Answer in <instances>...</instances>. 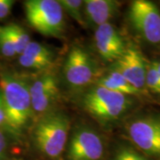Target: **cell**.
I'll list each match as a JSON object with an SVG mask.
<instances>
[{
    "instance_id": "6da1fadb",
    "label": "cell",
    "mask_w": 160,
    "mask_h": 160,
    "mask_svg": "<svg viewBox=\"0 0 160 160\" xmlns=\"http://www.w3.org/2000/svg\"><path fill=\"white\" fill-rule=\"evenodd\" d=\"M0 86L6 126L11 131L19 132L33 115L29 86L23 80L8 74L1 76Z\"/></svg>"
},
{
    "instance_id": "7a4b0ae2",
    "label": "cell",
    "mask_w": 160,
    "mask_h": 160,
    "mask_svg": "<svg viewBox=\"0 0 160 160\" xmlns=\"http://www.w3.org/2000/svg\"><path fill=\"white\" fill-rule=\"evenodd\" d=\"M70 124L62 112H52L42 118L33 131L34 142L42 154L58 158L62 154L69 137Z\"/></svg>"
},
{
    "instance_id": "3957f363",
    "label": "cell",
    "mask_w": 160,
    "mask_h": 160,
    "mask_svg": "<svg viewBox=\"0 0 160 160\" xmlns=\"http://www.w3.org/2000/svg\"><path fill=\"white\" fill-rule=\"evenodd\" d=\"M24 10L28 22L38 33L46 37H62L65 22L59 1L29 0L24 3Z\"/></svg>"
},
{
    "instance_id": "277c9868",
    "label": "cell",
    "mask_w": 160,
    "mask_h": 160,
    "mask_svg": "<svg viewBox=\"0 0 160 160\" xmlns=\"http://www.w3.org/2000/svg\"><path fill=\"white\" fill-rule=\"evenodd\" d=\"M130 104L128 96L99 86L89 90L83 98L85 109L101 122L118 119Z\"/></svg>"
},
{
    "instance_id": "5b68a950",
    "label": "cell",
    "mask_w": 160,
    "mask_h": 160,
    "mask_svg": "<svg viewBox=\"0 0 160 160\" xmlns=\"http://www.w3.org/2000/svg\"><path fill=\"white\" fill-rule=\"evenodd\" d=\"M129 20L134 29L150 44L160 43V11L148 0H135L129 9Z\"/></svg>"
},
{
    "instance_id": "8992f818",
    "label": "cell",
    "mask_w": 160,
    "mask_h": 160,
    "mask_svg": "<svg viewBox=\"0 0 160 160\" xmlns=\"http://www.w3.org/2000/svg\"><path fill=\"white\" fill-rule=\"evenodd\" d=\"M63 71L68 84L74 88L90 85L97 75V68L90 54L80 46L71 48Z\"/></svg>"
},
{
    "instance_id": "52a82bcc",
    "label": "cell",
    "mask_w": 160,
    "mask_h": 160,
    "mask_svg": "<svg viewBox=\"0 0 160 160\" xmlns=\"http://www.w3.org/2000/svg\"><path fill=\"white\" fill-rule=\"evenodd\" d=\"M127 132L141 150L151 156H160V118L144 117L132 121Z\"/></svg>"
},
{
    "instance_id": "ba28073f",
    "label": "cell",
    "mask_w": 160,
    "mask_h": 160,
    "mask_svg": "<svg viewBox=\"0 0 160 160\" xmlns=\"http://www.w3.org/2000/svg\"><path fill=\"white\" fill-rule=\"evenodd\" d=\"M104 153L102 137L89 127L78 128L70 138L69 160H101Z\"/></svg>"
},
{
    "instance_id": "9c48e42d",
    "label": "cell",
    "mask_w": 160,
    "mask_h": 160,
    "mask_svg": "<svg viewBox=\"0 0 160 160\" xmlns=\"http://www.w3.org/2000/svg\"><path fill=\"white\" fill-rule=\"evenodd\" d=\"M146 66L141 52L136 47H126L124 53L116 62L115 68L132 86L141 92L145 87Z\"/></svg>"
},
{
    "instance_id": "30bf717a",
    "label": "cell",
    "mask_w": 160,
    "mask_h": 160,
    "mask_svg": "<svg viewBox=\"0 0 160 160\" xmlns=\"http://www.w3.org/2000/svg\"><path fill=\"white\" fill-rule=\"evenodd\" d=\"M98 53L106 62H117L126 50L123 38L110 23L99 26L94 35Z\"/></svg>"
},
{
    "instance_id": "8fae6325",
    "label": "cell",
    "mask_w": 160,
    "mask_h": 160,
    "mask_svg": "<svg viewBox=\"0 0 160 160\" xmlns=\"http://www.w3.org/2000/svg\"><path fill=\"white\" fill-rule=\"evenodd\" d=\"M118 8V2L113 0L84 1V17L86 24L96 27L109 23Z\"/></svg>"
},
{
    "instance_id": "7c38bea8",
    "label": "cell",
    "mask_w": 160,
    "mask_h": 160,
    "mask_svg": "<svg viewBox=\"0 0 160 160\" xmlns=\"http://www.w3.org/2000/svg\"><path fill=\"white\" fill-rule=\"evenodd\" d=\"M97 84L99 86H102L111 91L120 92L126 96L139 95L141 93V92L132 86L116 69L109 71L105 77L98 81Z\"/></svg>"
},
{
    "instance_id": "4fadbf2b",
    "label": "cell",
    "mask_w": 160,
    "mask_h": 160,
    "mask_svg": "<svg viewBox=\"0 0 160 160\" xmlns=\"http://www.w3.org/2000/svg\"><path fill=\"white\" fill-rule=\"evenodd\" d=\"M6 30L11 38L16 54H22L30 42L27 31L16 23H10L6 26Z\"/></svg>"
},
{
    "instance_id": "5bb4252c",
    "label": "cell",
    "mask_w": 160,
    "mask_h": 160,
    "mask_svg": "<svg viewBox=\"0 0 160 160\" xmlns=\"http://www.w3.org/2000/svg\"><path fill=\"white\" fill-rule=\"evenodd\" d=\"M29 94L30 98L38 97L40 95L46 93L52 90L59 89L57 80L55 77L52 74H46L34 81V83L29 86Z\"/></svg>"
},
{
    "instance_id": "9a60e30c",
    "label": "cell",
    "mask_w": 160,
    "mask_h": 160,
    "mask_svg": "<svg viewBox=\"0 0 160 160\" xmlns=\"http://www.w3.org/2000/svg\"><path fill=\"white\" fill-rule=\"evenodd\" d=\"M22 53L29 57L46 63L47 66H50L52 62V52L51 50L47 46L38 42L30 41Z\"/></svg>"
},
{
    "instance_id": "2e32d148",
    "label": "cell",
    "mask_w": 160,
    "mask_h": 160,
    "mask_svg": "<svg viewBox=\"0 0 160 160\" xmlns=\"http://www.w3.org/2000/svg\"><path fill=\"white\" fill-rule=\"evenodd\" d=\"M59 96V89L52 90L44 93L38 97L31 99V108L33 113L36 114H43L46 113L52 105L55 102Z\"/></svg>"
},
{
    "instance_id": "e0dca14e",
    "label": "cell",
    "mask_w": 160,
    "mask_h": 160,
    "mask_svg": "<svg viewBox=\"0 0 160 160\" xmlns=\"http://www.w3.org/2000/svg\"><path fill=\"white\" fill-rule=\"evenodd\" d=\"M59 3L70 17L81 26L86 25L84 17V1L82 0H60Z\"/></svg>"
},
{
    "instance_id": "ac0fdd59",
    "label": "cell",
    "mask_w": 160,
    "mask_h": 160,
    "mask_svg": "<svg viewBox=\"0 0 160 160\" xmlns=\"http://www.w3.org/2000/svg\"><path fill=\"white\" fill-rule=\"evenodd\" d=\"M145 86L155 93H160V77L154 62L148 63L146 66Z\"/></svg>"
},
{
    "instance_id": "d6986e66",
    "label": "cell",
    "mask_w": 160,
    "mask_h": 160,
    "mask_svg": "<svg viewBox=\"0 0 160 160\" xmlns=\"http://www.w3.org/2000/svg\"><path fill=\"white\" fill-rule=\"evenodd\" d=\"M0 52L6 57H12L16 54L14 46L6 26L0 27Z\"/></svg>"
},
{
    "instance_id": "ffe728a7",
    "label": "cell",
    "mask_w": 160,
    "mask_h": 160,
    "mask_svg": "<svg viewBox=\"0 0 160 160\" xmlns=\"http://www.w3.org/2000/svg\"><path fill=\"white\" fill-rule=\"evenodd\" d=\"M113 160H148L142 155L131 148L124 147L119 149L115 155Z\"/></svg>"
},
{
    "instance_id": "44dd1931",
    "label": "cell",
    "mask_w": 160,
    "mask_h": 160,
    "mask_svg": "<svg viewBox=\"0 0 160 160\" xmlns=\"http://www.w3.org/2000/svg\"><path fill=\"white\" fill-rule=\"evenodd\" d=\"M19 63L21 64V66H22L23 68L29 69H35V70H40V69H44L49 67L47 66L46 63L42 62L40 61H38L36 59L29 57L25 54L22 53L19 58Z\"/></svg>"
},
{
    "instance_id": "7402d4cb",
    "label": "cell",
    "mask_w": 160,
    "mask_h": 160,
    "mask_svg": "<svg viewBox=\"0 0 160 160\" xmlns=\"http://www.w3.org/2000/svg\"><path fill=\"white\" fill-rule=\"evenodd\" d=\"M14 5L12 0H0V20L6 17L10 12Z\"/></svg>"
},
{
    "instance_id": "603a6c76",
    "label": "cell",
    "mask_w": 160,
    "mask_h": 160,
    "mask_svg": "<svg viewBox=\"0 0 160 160\" xmlns=\"http://www.w3.org/2000/svg\"><path fill=\"white\" fill-rule=\"evenodd\" d=\"M6 126V114H5V109H4V103H3V98L0 91V127Z\"/></svg>"
},
{
    "instance_id": "cb8c5ba5",
    "label": "cell",
    "mask_w": 160,
    "mask_h": 160,
    "mask_svg": "<svg viewBox=\"0 0 160 160\" xmlns=\"http://www.w3.org/2000/svg\"><path fill=\"white\" fill-rule=\"evenodd\" d=\"M6 148V138H5V136H4V134L0 132V157H3V158H4Z\"/></svg>"
},
{
    "instance_id": "d4e9b609",
    "label": "cell",
    "mask_w": 160,
    "mask_h": 160,
    "mask_svg": "<svg viewBox=\"0 0 160 160\" xmlns=\"http://www.w3.org/2000/svg\"><path fill=\"white\" fill-rule=\"evenodd\" d=\"M155 67H156V69H157V71H158V73L160 77V62H155Z\"/></svg>"
},
{
    "instance_id": "484cf974",
    "label": "cell",
    "mask_w": 160,
    "mask_h": 160,
    "mask_svg": "<svg viewBox=\"0 0 160 160\" xmlns=\"http://www.w3.org/2000/svg\"><path fill=\"white\" fill-rule=\"evenodd\" d=\"M0 160H4V158L3 157H0Z\"/></svg>"
}]
</instances>
